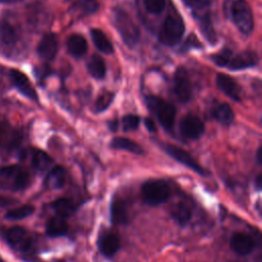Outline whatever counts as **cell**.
<instances>
[{"instance_id":"1f68e13d","label":"cell","mask_w":262,"mask_h":262,"mask_svg":"<svg viewBox=\"0 0 262 262\" xmlns=\"http://www.w3.org/2000/svg\"><path fill=\"white\" fill-rule=\"evenodd\" d=\"M13 183H12V186L14 189H23L25 187L28 186L29 182H30V175L29 173L19 168L17 170V172L13 175Z\"/></svg>"},{"instance_id":"9a60e30c","label":"cell","mask_w":262,"mask_h":262,"mask_svg":"<svg viewBox=\"0 0 262 262\" xmlns=\"http://www.w3.org/2000/svg\"><path fill=\"white\" fill-rule=\"evenodd\" d=\"M193 14L195 19L199 23V26L201 28L202 33L204 36L207 38V40L210 43H215L216 42V35L214 32L213 24L211 21L210 13L208 11V8L201 9V10H193Z\"/></svg>"},{"instance_id":"e0dca14e","label":"cell","mask_w":262,"mask_h":262,"mask_svg":"<svg viewBox=\"0 0 262 262\" xmlns=\"http://www.w3.org/2000/svg\"><path fill=\"white\" fill-rule=\"evenodd\" d=\"M68 52L76 58H80L87 52L88 44L86 39L80 34H73L67 40Z\"/></svg>"},{"instance_id":"3957f363","label":"cell","mask_w":262,"mask_h":262,"mask_svg":"<svg viewBox=\"0 0 262 262\" xmlns=\"http://www.w3.org/2000/svg\"><path fill=\"white\" fill-rule=\"evenodd\" d=\"M141 196L145 204L149 206H158L169 199L170 187L165 180H148L141 187Z\"/></svg>"},{"instance_id":"6da1fadb","label":"cell","mask_w":262,"mask_h":262,"mask_svg":"<svg viewBox=\"0 0 262 262\" xmlns=\"http://www.w3.org/2000/svg\"><path fill=\"white\" fill-rule=\"evenodd\" d=\"M113 23L123 42L128 47H134L139 41V29L130 15L122 8H116L113 12Z\"/></svg>"},{"instance_id":"ba28073f","label":"cell","mask_w":262,"mask_h":262,"mask_svg":"<svg viewBox=\"0 0 262 262\" xmlns=\"http://www.w3.org/2000/svg\"><path fill=\"white\" fill-rule=\"evenodd\" d=\"M174 93L181 102H186L191 97V84L184 68H178L174 75Z\"/></svg>"},{"instance_id":"d6986e66","label":"cell","mask_w":262,"mask_h":262,"mask_svg":"<svg viewBox=\"0 0 262 262\" xmlns=\"http://www.w3.org/2000/svg\"><path fill=\"white\" fill-rule=\"evenodd\" d=\"M170 214H171V217L180 225L187 224L192 216L190 206L184 202H179L174 204L171 207Z\"/></svg>"},{"instance_id":"ab89813d","label":"cell","mask_w":262,"mask_h":262,"mask_svg":"<svg viewBox=\"0 0 262 262\" xmlns=\"http://www.w3.org/2000/svg\"><path fill=\"white\" fill-rule=\"evenodd\" d=\"M255 183H256V187H257L258 189H260V188H261V186H262V179H261V175H258V176L256 177Z\"/></svg>"},{"instance_id":"44dd1931","label":"cell","mask_w":262,"mask_h":262,"mask_svg":"<svg viewBox=\"0 0 262 262\" xmlns=\"http://www.w3.org/2000/svg\"><path fill=\"white\" fill-rule=\"evenodd\" d=\"M91 39L95 45V47L102 53L111 54L114 51L113 45L106 35L99 29H92L90 31Z\"/></svg>"},{"instance_id":"cb8c5ba5","label":"cell","mask_w":262,"mask_h":262,"mask_svg":"<svg viewBox=\"0 0 262 262\" xmlns=\"http://www.w3.org/2000/svg\"><path fill=\"white\" fill-rule=\"evenodd\" d=\"M111 146L116 149H123L135 155L143 154V148L135 141L125 137H115L111 141Z\"/></svg>"},{"instance_id":"836d02e7","label":"cell","mask_w":262,"mask_h":262,"mask_svg":"<svg viewBox=\"0 0 262 262\" xmlns=\"http://www.w3.org/2000/svg\"><path fill=\"white\" fill-rule=\"evenodd\" d=\"M231 58V50L223 49L211 56V59L214 63L219 67H226Z\"/></svg>"},{"instance_id":"ffe728a7","label":"cell","mask_w":262,"mask_h":262,"mask_svg":"<svg viewBox=\"0 0 262 262\" xmlns=\"http://www.w3.org/2000/svg\"><path fill=\"white\" fill-rule=\"evenodd\" d=\"M66 182V170L61 166L53 167L47 174L44 184L49 189H56L63 186Z\"/></svg>"},{"instance_id":"7402d4cb","label":"cell","mask_w":262,"mask_h":262,"mask_svg":"<svg viewBox=\"0 0 262 262\" xmlns=\"http://www.w3.org/2000/svg\"><path fill=\"white\" fill-rule=\"evenodd\" d=\"M111 215L114 223H117V224L127 223L129 219V213H128V208L126 203L121 200H115L112 204Z\"/></svg>"},{"instance_id":"5b68a950","label":"cell","mask_w":262,"mask_h":262,"mask_svg":"<svg viewBox=\"0 0 262 262\" xmlns=\"http://www.w3.org/2000/svg\"><path fill=\"white\" fill-rule=\"evenodd\" d=\"M230 14L235 27L241 33L248 35L253 31V13L246 0H234L230 6Z\"/></svg>"},{"instance_id":"8d00e7d4","label":"cell","mask_w":262,"mask_h":262,"mask_svg":"<svg viewBox=\"0 0 262 262\" xmlns=\"http://www.w3.org/2000/svg\"><path fill=\"white\" fill-rule=\"evenodd\" d=\"M8 139V131L4 124L0 123V145H2Z\"/></svg>"},{"instance_id":"4dcf8cb0","label":"cell","mask_w":262,"mask_h":262,"mask_svg":"<svg viewBox=\"0 0 262 262\" xmlns=\"http://www.w3.org/2000/svg\"><path fill=\"white\" fill-rule=\"evenodd\" d=\"M114 98H115V94L113 92L104 91V92L100 93L95 101V104H94L95 111L98 113L105 111L111 105Z\"/></svg>"},{"instance_id":"7c38bea8","label":"cell","mask_w":262,"mask_h":262,"mask_svg":"<svg viewBox=\"0 0 262 262\" xmlns=\"http://www.w3.org/2000/svg\"><path fill=\"white\" fill-rule=\"evenodd\" d=\"M58 50L57 37L53 33L45 34L37 47L38 55L44 60H50L55 57Z\"/></svg>"},{"instance_id":"484cf974","label":"cell","mask_w":262,"mask_h":262,"mask_svg":"<svg viewBox=\"0 0 262 262\" xmlns=\"http://www.w3.org/2000/svg\"><path fill=\"white\" fill-rule=\"evenodd\" d=\"M51 207L57 213V216H60L63 218L71 216L76 209L75 203L68 198H60L55 200L51 204Z\"/></svg>"},{"instance_id":"d6a6232c","label":"cell","mask_w":262,"mask_h":262,"mask_svg":"<svg viewBox=\"0 0 262 262\" xmlns=\"http://www.w3.org/2000/svg\"><path fill=\"white\" fill-rule=\"evenodd\" d=\"M139 122H140V118L138 116L131 115V114L126 115L122 118V128L126 132L136 130L139 126Z\"/></svg>"},{"instance_id":"52a82bcc","label":"cell","mask_w":262,"mask_h":262,"mask_svg":"<svg viewBox=\"0 0 262 262\" xmlns=\"http://www.w3.org/2000/svg\"><path fill=\"white\" fill-rule=\"evenodd\" d=\"M179 131L187 139H198L204 134L205 126L198 116L188 114L180 121Z\"/></svg>"},{"instance_id":"e575fe53","label":"cell","mask_w":262,"mask_h":262,"mask_svg":"<svg viewBox=\"0 0 262 262\" xmlns=\"http://www.w3.org/2000/svg\"><path fill=\"white\" fill-rule=\"evenodd\" d=\"M144 6L149 13H160L165 8V0H144Z\"/></svg>"},{"instance_id":"d4e9b609","label":"cell","mask_w":262,"mask_h":262,"mask_svg":"<svg viewBox=\"0 0 262 262\" xmlns=\"http://www.w3.org/2000/svg\"><path fill=\"white\" fill-rule=\"evenodd\" d=\"M31 163L36 171L44 172L52 164V159L45 151L34 149L31 155Z\"/></svg>"},{"instance_id":"f546056e","label":"cell","mask_w":262,"mask_h":262,"mask_svg":"<svg viewBox=\"0 0 262 262\" xmlns=\"http://www.w3.org/2000/svg\"><path fill=\"white\" fill-rule=\"evenodd\" d=\"M75 9L81 13L91 14L97 11L99 5L96 0H71Z\"/></svg>"},{"instance_id":"30bf717a","label":"cell","mask_w":262,"mask_h":262,"mask_svg":"<svg viewBox=\"0 0 262 262\" xmlns=\"http://www.w3.org/2000/svg\"><path fill=\"white\" fill-rule=\"evenodd\" d=\"M9 78L12 82V84L14 85V87L26 97L37 101L38 100V96H37V92L35 90V88L33 87V85L31 84L30 80L28 79V77L19 72L18 70H11L9 73Z\"/></svg>"},{"instance_id":"4fadbf2b","label":"cell","mask_w":262,"mask_h":262,"mask_svg":"<svg viewBox=\"0 0 262 262\" xmlns=\"http://www.w3.org/2000/svg\"><path fill=\"white\" fill-rule=\"evenodd\" d=\"M216 84L218 88L229 98L234 101L241 100V87L232 77L219 73L216 77Z\"/></svg>"},{"instance_id":"5bb4252c","label":"cell","mask_w":262,"mask_h":262,"mask_svg":"<svg viewBox=\"0 0 262 262\" xmlns=\"http://www.w3.org/2000/svg\"><path fill=\"white\" fill-rule=\"evenodd\" d=\"M254 246L253 238L244 232H235L230 238V248L234 253L241 256L250 254L253 251Z\"/></svg>"},{"instance_id":"603a6c76","label":"cell","mask_w":262,"mask_h":262,"mask_svg":"<svg viewBox=\"0 0 262 262\" xmlns=\"http://www.w3.org/2000/svg\"><path fill=\"white\" fill-rule=\"evenodd\" d=\"M68 231V223L63 217L55 216L50 218L46 223V233L50 236H59Z\"/></svg>"},{"instance_id":"2e32d148","label":"cell","mask_w":262,"mask_h":262,"mask_svg":"<svg viewBox=\"0 0 262 262\" xmlns=\"http://www.w3.org/2000/svg\"><path fill=\"white\" fill-rule=\"evenodd\" d=\"M99 251L106 257L113 256L120 248L118 235L112 231H104L98 237Z\"/></svg>"},{"instance_id":"d590c367","label":"cell","mask_w":262,"mask_h":262,"mask_svg":"<svg viewBox=\"0 0 262 262\" xmlns=\"http://www.w3.org/2000/svg\"><path fill=\"white\" fill-rule=\"evenodd\" d=\"M20 167L16 166V165H10V166H6V167H3L1 170H0V174L4 177H8V178H12L13 175L17 172V170L19 169Z\"/></svg>"},{"instance_id":"74e56055","label":"cell","mask_w":262,"mask_h":262,"mask_svg":"<svg viewBox=\"0 0 262 262\" xmlns=\"http://www.w3.org/2000/svg\"><path fill=\"white\" fill-rule=\"evenodd\" d=\"M144 124H145L146 128H147L149 131H151V132L156 131L155 123H154V121H152V120H150L149 118H145V120H144Z\"/></svg>"},{"instance_id":"ac0fdd59","label":"cell","mask_w":262,"mask_h":262,"mask_svg":"<svg viewBox=\"0 0 262 262\" xmlns=\"http://www.w3.org/2000/svg\"><path fill=\"white\" fill-rule=\"evenodd\" d=\"M18 35L14 27L7 20H0V44L4 47H12L16 44Z\"/></svg>"},{"instance_id":"f35d334b","label":"cell","mask_w":262,"mask_h":262,"mask_svg":"<svg viewBox=\"0 0 262 262\" xmlns=\"http://www.w3.org/2000/svg\"><path fill=\"white\" fill-rule=\"evenodd\" d=\"M108 127L112 131H116L117 127H118V122L116 120H113V121L108 122Z\"/></svg>"},{"instance_id":"277c9868","label":"cell","mask_w":262,"mask_h":262,"mask_svg":"<svg viewBox=\"0 0 262 262\" xmlns=\"http://www.w3.org/2000/svg\"><path fill=\"white\" fill-rule=\"evenodd\" d=\"M185 31L184 23L178 15H168L162 24L159 39L168 46H174L181 40Z\"/></svg>"},{"instance_id":"9c48e42d","label":"cell","mask_w":262,"mask_h":262,"mask_svg":"<svg viewBox=\"0 0 262 262\" xmlns=\"http://www.w3.org/2000/svg\"><path fill=\"white\" fill-rule=\"evenodd\" d=\"M8 243L24 252H28L33 248V238L28 231L21 226H12L6 232Z\"/></svg>"},{"instance_id":"b9f144b4","label":"cell","mask_w":262,"mask_h":262,"mask_svg":"<svg viewBox=\"0 0 262 262\" xmlns=\"http://www.w3.org/2000/svg\"><path fill=\"white\" fill-rule=\"evenodd\" d=\"M20 0H0L1 3H4V4H13V3H16Z\"/></svg>"},{"instance_id":"60d3db41","label":"cell","mask_w":262,"mask_h":262,"mask_svg":"<svg viewBox=\"0 0 262 262\" xmlns=\"http://www.w3.org/2000/svg\"><path fill=\"white\" fill-rule=\"evenodd\" d=\"M257 160H258L259 164L262 163V146H259V148L257 150Z\"/></svg>"},{"instance_id":"8fae6325","label":"cell","mask_w":262,"mask_h":262,"mask_svg":"<svg viewBox=\"0 0 262 262\" xmlns=\"http://www.w3.org/2000/svg\"><path fill=\"white\" fill-rule=\"evenodd\" d=\"M259 62V56L255 51L247 50L237 53L234 56H231L229 62L227 63V68L231 71H239L248 68H252L257 66Z\"/></svg>"},{"instance_id":"7a4b0ae2","label":"cell","mask_w":262,"mask_h":262,"mask_svg":"<svg viewBox=\"0 0 262 262\" xmlns=\"http://www.w3.org/2000/svg\"><path fill=\"white\" fill-rule=\"evenodd\" d=\"M146 105L149 111L157 116L158 121L164 129H166L167 131L173 129L176 116V110L173 104L157 96H147Z\"/></svg>"},{"instance_id":"8992f818","label":"cell","mask_w":262,"mask_h":262,"mask_svg":"<svg viewBox=\"0 0 262 262\" xmlns=\"http://www.w3.org/2000/svg\"><path fill=\"white\" fill-rule=\"evenodd\" d=\"M163 149L174 160H176L177 162L186 166L187 168L191 169L195 173L203 175V176L207 175V171L186 150H184L176 145H173V144H165L163 146Z\"/></svg>"},{"instance_id":"4316f807","label":"cell","mask_w":262,"mask_h":262,"mask_svg":"<svg viewBox=\"0 0 262 262\" xmlns=\"http://www.w3.org/2000/svg\"><path fill=\"white\" fill-rule=\"evenodd\" d=\"M87 69L89 74L95 79H103L106 73L105 63L103 59L97 54L91 56L87 63Z\"/></svg>"},{"instance_id":"f1b7e54d","label":"cell","mask_w":262,"mask_h":262,"mask_svg":"<svg viewBox=\"0 0 262 262\" xmlns=\"http://www.w3.org/2000/svg\"><path fill=\"white\" fill-rule=\"evenodd\" d=\"M35 211V208L32 205H24L14 209L7 211L5 218L9 220H19L32 215Z\"/></svg>"},{"instance_id":"83f0119b","label":"cell","mask_w":262,"mask_h":262,"mask_svg":"<svg viewBox=\"0 0 262 262\" xmlns=\"http://www.w3.org/2000/svg\"><path fill=\"white\" fill-rule=\"evenodd\" d=\"M214 118L223 125H229L232 123L234 119L233 112L229 104L227 103H220L217 105L213 111Z\"/></svg>"}]
</instances>
